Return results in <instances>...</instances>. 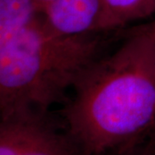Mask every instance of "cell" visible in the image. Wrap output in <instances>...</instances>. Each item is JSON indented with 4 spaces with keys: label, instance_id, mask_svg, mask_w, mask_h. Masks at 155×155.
Returning <instances> with one entry per match:
<instances>
[{
    "label": "cell",
    "instance_id": "obj_3",
    "mask_svg": "<svg viewBox=\"0 0 155 155\" xmlns=\"http://www.w3.org/2000/svg\"><path fill=\"white\" fill-rule=\"evenodd\" d=\"M48 114L29 111L0 120V155H82Z\"/></svg>",
    "mask_w": 155,
    "mask_h": 155
},
{
    "label": "cell",
    "instance_id": "obj_2",
    "mask_svg": "<svg viewBox=\"0 0 155 155\" xmlns=\"http://www.w3.org/2000/svg\"><path fill=\"white\" fill-rule=\"evenodd\" d=\"M100 45L92 35L54 32L41 13L0 51V120L29 111L49 112L97 58Z\"/></svg>",
    "mask_w": 155,
    "mask_h": 155
},
{
    "label": "cell",
    "instance_id": "obj_6",
    "mask_svg": "<svg viewBox=\"0 0 155 155\" xmlns=\"http://www.w3.org/2000/svg\"><path fill=\"white\" fill-rule=\"evenodd\" d=\"M105 29L110 31L155 14V0H103Z\"/></svg>",
    "mask_w": 155,
    "mask_h": 155
},
{
    "label": "cell",
    "instance_id": "obj_7",
    "mask_svg": "<svg viewBox=\"0 0 155 155\" xmlns=\"http://www.w3.org/2000/svg\"><path fill=\"white\" fill-rule=\"evenodd\" d=\"M116 155H155V140L153 137L143 144L126 150Z\"/></svg>",
    "mask_w": 155,
    "mask_h": 155
},
{
    "label": "cell",
    "instance_id": "obj_4",
    "mask_svg": "<svg viewBox=\"0 0 155 155\" xmlns=\"http://www.w3.org/2000/svg\"><path fill=\"white\" fill-rule=\"evenodd\" d=\"M54 32L70 37L105 32L103 0H52L41 11Z\"/></svg>",
    "mask_w": 155,
    "mask_h": 155
},
{
    "label": "cell",
    "instance_id": "obj_10",
    "mask_svg": "<svg viewBox=\"0 0 155 155\" xmlns=\"http://www.w3.org/2000/svg\"><path fill=\"white\" fill-rule=\"evenodd\" d=\"M154 140H155V135H154Z\"/></svg>",
    "mask_w": 155,
    "mask_h": 155
},
{
    "label": "cell",
    "instance_id": "obj_1",
    "mask_svg": "<svg viewBox=\"0 0 155 155\" xmlns=\"http://www.w3.org/2000/svg\"><path fill=\"white\" fill-rule=\"evenodd\" d=\"M65 129L82 155H116L155 134V41L145 24L80 73Z\"/></svg>",
    "mask_w": 155,
    "mask_h": 155
},
{
    "label": "cell",
    "instance_id": "obj_8",
    "mask_svg": "<svg viewBox=\"0 0 155 155\" xmlns=\"http://www.w3.org/2000/svg\"><path fill=\"white\" fill-rule=\"evenodd\" d=\"M145 26H146V28H147V32L151 35V37L153 39V41H155V17L152 22L145 24Z\"/></svg>",
    "mask_w": 155,
    "mask_h": 155
},
{
    "label": "cell",
    "instance_id": "obj_5",
    "mask_svg": "<svg viewBox=\"0 0 155 155\" xmlns=\"http://www.w3.org/2000/svg\"><path fill=\"white\" fill-rule=\"evenodd\" d=\"M40 14L34 0H0V51L29 27Z\"/></svg>",
    "mask_w": 155,
    "mask_h": 155
},
{
    "label": "cell",
    "instance_id": "obj_9",
    "mask_svg": "<svg viewBox=\"0 0 155 155\" xmlns=\"http://www.w3.org/2000/svg\"><path fill=\"white\" fill-rule=\"evenodd\" d=\"M34 1L36 4V5L39 8L40 11H41V10L44 8L45 6L47 5L48 3H50L52 0H34Z\"/></svg>",
    "mask_w": 155,
    "mask_h": 155
}]
</instances>
